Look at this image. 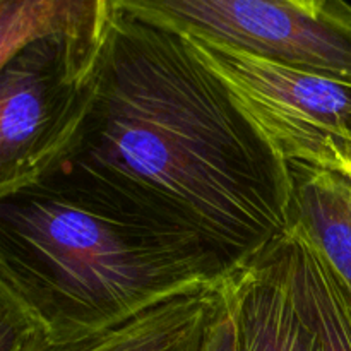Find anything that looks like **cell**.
<instances>
[{"label":"cell","instance_id":"6da1fadb","mask_svg":"<svg viewBox=\"0 0 351 351\" xmlns=\"http://www.w3.org/2000/svg\"><path fill=\"white\" fill-rule=\"evenodd\" d=\"M31 189L194 237L235 273L293 228L287 163L226 86L187 38L119 9L77 143Z\"/></svg>","mask_w":351,"mask_h":351},{"label":"cell","instance_id":"7a4b0ae2","mask_svg":"<svg viewBox=\"0 0 351 351\" xmlns=\"http://www.w3.org/2000/svg\"><path fill=\"white\" fill-rule=\"evenodd\" d=\"M237 274L191 235L41 189L0 197V350L89 338Z\"/></svg>","mask_w":351,"mask_h":351},{"label":"cell","instance_id":"3957f363","mask_svg":"<svg viewBox=\"0 0 351 351\" xmlns=\"http://www.w3.org/2000/svg\"><path fill=\"white\" fill-rule=\"evenodd\" d=\"M182 36L281 161L351 175L350 81Z\"/></svg>","mask_w":351,"mask_h":351},{"label":"cell","instance_id":"277c9868","mask_svg":"<svg viewBox=\"0 0 351 351\" xmlns=\"http://www.w3.org/2000/svg\"><path fill=\"white\" fill-rule=\"evenodd\" d=\"M99 57L38 41L0 64V197L38 185L71 153L95 101Z\"/></svg>","mask_w":351,"mask_h":351},{"label":"cell","instance_id":"5b68a950","mask_svg":"<svg viewBox=\"0 0 351 351\" xmlns=\"http://www.w3.org/2000/svg\"><path fill=\"white\" fill-rule=\"evenodd\" d=\"M115 9L178 34L351 82V3L312 12L293 0H113Z\"/></svg>","mask_w":351,"mask_h":351},{"label":"cell","instance_id":"8992f818","mask_svg":"<svg viewBox=\"0 0 351 351\" xmlns=\"http://www.w3.org/2000/svg\"><path fill=\"white\" fill-rule=\"evenodd\" d=\"M223 288L173 298L117 328L77 341H26L0 351H202Z\"/></svg>","mask_w":351,"mask_h":351},{"label":"cell","instance_id":"52a82bcc","mask_svg":"<svg viewBox=\"0 0 351 351\" xmlns=\"http://www.w3.org/2000/svg\"><path fill=\"white\" fill-rule=\"evenodd\" d=\"M113 12V0H0V64L38 41L99 57Z\"/></svg>","mask_w":351,"mask_h":351},{"label":"cell","instance_id":"ba28073f","mask_svg":"<svg viewBox=\"0 0 351 351\" xmlns=\"http://www.w3.org/2000/svg\"><path fill=\"white\" fill-rule=\"evenodd\" d=\"M298 312L324 351H351V293L298 225L276 252Z\"/></svg>","mask_w":351,"mask_h":351},{"label":"cell","instance_id":"9c48e42d","mask_svg":"<svg viewBox=\"0 0 351 351\" xmlns=\"http://www.w3.org/2000/svg\"><path fill=\"white\" fill-rule=\"evenodd\" d=\"M240 351H324L298 312L276 254L239 276Z\"/></svg>","mask_w":351,"mask_h":351},{"label":"cell","instance_id":"30bf717a","mask_svg":"<svg viewBox=\"0 0 351 351\" xmlns=\"http://www.w3.org/2000/svg\"><path fill=\"white\" fill-rule=\"evenodd\" d=\"M293 225L317 245L351 293V180L331 170L287 163Z\"/></svg>","mask_w":351,"mask_h":351},{"label":"cell","instance_id":"8fae6325","mask_svg":"<svg viewBox=\"0 0 351 351\" xmlns=\"http://www.w3.org/2000/svg\"><path fill=\"white\" fill-rule=\"evenodd\" d=\"M242 274V273H240ZM237 274L219 295L218 307L206 332L202 351H240L239 276Z\"/></svg>","mask_w":351,"mask_h":351},{"label":"cell","instance_id":"7c38bea8","mask_svg":"<svg viewBox=\"0 0 351 351\" xmlns=\"http://www.w3.org/2000/svg\"><path fill=\"white\" fill-rule=\"evenodd\" d=\"M293 2L298 3V5L305 7V9L312 10V12H317V10L324 9L331 0H293Z\"/></svg>","mask_w":351,"mask_h":351},{"label":"cell","instance_id":"4fadbf2b","mask_svg":"<svg viewBox=\"0 0 351 351\" xmlns=\"http://www.w3.org/2000/svg\"><path fill=\"white\" fill-rule=\"evenodd\" d=\"M348 177H350V180H351V175H348Z\"/></svg>","mask_w":351,"mask_h":351}]
</instances>
